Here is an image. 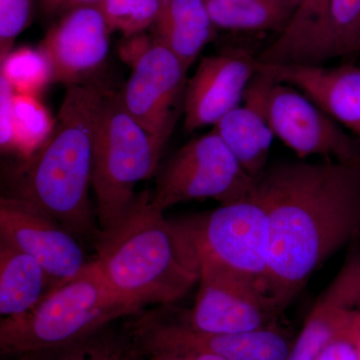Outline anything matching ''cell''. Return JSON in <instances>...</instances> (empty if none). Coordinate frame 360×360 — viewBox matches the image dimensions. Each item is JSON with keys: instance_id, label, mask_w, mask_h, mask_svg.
<instances>
[{"instance_id": "30bf717a", "label": "cell", "mask_w": 360, "mask_h": 360, "mask_svg": "<svg viewBox=\"0 0 360 360\" xmlns=\"http://www.w3.org/2000/svg\"><path fill=\"white\" fill-rule=\"evenodd\" d=\"M123 329L136 348L189 350L225 360H288L295 336L276 324L245 333H213L186 326L172 305L139 312Z\"/></svg>"}, {"instance_id": "603a6c76", "label": "cell", "mask_w": 360, "mask_h": 360, "mask_svg": "<svg viewBox=\"0 0 360 360\" xmlns=\"http://www.w3.org/2000/svg\"><path fill=\"white\" fill-rule=\"evenodd\" d=\"M0 63V77L15 94L39 96L49 84H53L51 63L39 47L13 49Z\"/></svg>"}, {"instance_id": "7402d4cb", "label": "cell", "mask_w": 360, "mask_h": 360, "mask_svg": "<svg viewBox=\"0 0 360 360\" xmlns=\"http://www.w3.org/2000/svg\"><path fill=\"white\" fill-rule=\"evenodd\" d=\"M56 118L39 96L13 94V153L30 160L44 146L56 129Z\"/></svg>"}, {"instance_id": "9a60e30c", "label": "cell", "mask_w": 360, "mask_h": 360, "mask_svg": "<svg viewBox=\"0 0 360 360\" xmlns=\"http://www.w3.org/2000/svg\"><path fill=\"white\" fill-rule=\"evenodd\" d=\"M257 58L248 51L231 49L201 59L187 79L184 97V129L193 132L212 127L238 108L257 75Z\"/></svg>"}, {"instance_id": "1f68e13d", "label": "cell", "mask_w": 360, "mask_h": 360, "mask_svg": "<svg viewBox=\"0 0 360 360\" xmlns=\"http://www.w3.org/2000/svg\"><path fill=\"white\" fill-rule=\"evenodd\" d=\"M16 360H40V356L39 352H34V354H27L18 355V356H15Z\"/></svg>"}, {"instance_id": "83f0119b", "label": "cell", "mask_w": 360, "mask_h": 360, "mask_svg": "<svg viewBox=\"0 0 360 360\" xmlns=\"http://www.w3.org/2000/svg\"><path fill=\"white\" fill-rule=\"evenodd\" d=\"M14 91L0 77V146L2 153H13V101Z\"/></svg>"}, {"instance_id": "cb8c5ba5", "label": "cell", "mask_w": 360, "mask_h": 360, "mask_svg": "<svg viewBox=\"0 0 360 360\" xmlns=\"http://www.w3.org/2000/svg\"><path fill=\"white\" fill-rule=\"evenodd\" d=\"M40 360H130L131 348L124 329L112 324L66 347L39 352Z\"/></svg>"}, {"instance_id": "ffe728a7", "label": "cell", "mask_w": 360, "mask_h": 360, "mask_svg": "<svg viewBox=\"0 0 360 360\" xmlns=\"http://www.w3.org/2000/svg\"><path fill=\"white\" fill-rule=\"evenodd\" d=\"M212 129L253 179H257L269 167L270 149L276 136L257 108L248 103L239 105Z\"/></svg>"}, {"instance_id": "d6986e66", "label": "cell", "mask_w": 360, "mask_h": 360, "mask_svg": "<svg viewBox=\"0 0 360 360\" xmlns=\"http://www.w3.org/2000/svg\"><path fill=\"white\" fill-rule=\"evenodd\" d=\"M58 284L35 258L0 238V314L16 319L34 309Z\"/></svg>"}, {"instance_id": "e0dca14e", "label": "cell", "mask_w": 360, "mask_h": 360, "mask_svg": "<svg viewBox=\"0 0 360 360\" xmlns=\"http://www.w3.org/2000/svg\"><path fill=\"white\" fill-rule=\"evenodd\" d=\"M257 72L293 85L360 142V66L264 65Z\"/></svg>"}, {"instance_id": "d6a6232c", "label": "cell", "mask_w": 360, "mask_h": 360, "mask_svg": "<svg viewBox=\"0 0 360 360\" xmlns=\"http://www.w3.org/2000/svg\"><path fill=\"white\" fill-rule=\"evenodd\" d=\"M359 360H360V345H359Z\"/></svg>"}, {"instance_id": "f546056e", "label": "cell", "mask_w": 360, "mask_h": 360, "mask_svg": "<svg viewBox=\"0 0 360 360\" xmlns=\"http://www.w3.org/2000/svg\"><path fill=\"white\" fill-rule=\"evenodd\" d=\"M42 18L51 22L63 14L86 6H97L101 0H37Z\"/></svg>"}, {"instance_id": "9c48e42d", "label": "cell", "mask_w": 360, "mask_h": 360, "mask_svg": "<svg viewBox=\"0 0 360 360\" xmlns=\"http://www.w3.org/2000/svg\"><path fill=\"white\" fill-rule=\"evenodd\" d=\"M255 182L212 129L187 142L165 163L151 200L162 212L179 203L207 198L219 205H231L250 198Z\"/></svg>"}, {"instance_id": "4316f807", "label": "cell", "mask_w": 360, "mask_h": 360, "mask_svg": "<svg viewBox=\"0 0 360 360\" xmlns=\"http://www.w3.org/2000/svg\"><path fill=\"white\" fill-rule=\"evenodd\" d=\"M360 312L338 331L316 360H359Z\"/></svg>"}, {"instance_id": "d4e9b609", "label": "cell", "mask_w": 360, "mask_h": 360, "mask_svg": "<svg viewBox=\"0 0 360 360\" xmlns=\"http://www.w3.org/2000/svg\"><path fill=\"white\" fill-rule=\"evenodd\" d=\"M167 0H101L97 6L110 30L124 39L146 32L158 20Z\"/></svg>"}, {"instance_id": "52a82bcc", "label": "cell", "mask_w": 360, "mask_h": 360, "mask_svg": "<svg viewBox=\"0 0 360 360\" xmlns=\"http://www.w3.org/2000/svg\"><path fill=\"white\" fill-rule=\"evenodd\" d=\"M243 101L300 160H360V142L297 87L257 72Z\"/></svg>"}, {"instance_id": "44dd1931", "label": "cell", "mask_w": 360, "mask_h": 360, "mask_svg": "<svg viewBox=\"0 0 360 360\" xmlns=\"http://www.w3.org/2000/svg\"><path fill=\"white\" fill-rule=\"evenodd\" d=\"M217 28L231 32L285 30L302 0H243L220 2L205 0Z\"/></svg>"}, {"instance_id": "4fadbf2b", "label": "cell", "mask_w": 360, "mask_h": 360, "mask_svg": "<svg viewBox=\"0 0 360 360\" xmlns=\"http://www.w3.org/2000/svg\"><path fill=\"white\" fill-rule=\"evenodd\" d=\"M110 30L97 6L77 7L52 21L39 49L51 63L53 84H97L108 63Z\"/></svg>"}, {"instance_id": "6da1fadb", "label": "cell", "mask_w": 360, "mask_h": 360, "mask_svg": "<svg viewBox=\"0 0 360 360\" xmlns=\"http://www.w3.org/2000/svg\"><path fill=\"white\" fill-rule=\"evenodd\" d=\"M269 226L266 290L283 314L329 258L360 236V160L276 161L255 179Z\"/></svg>"}, {"instance_id": "8992f818", "label": "cell", "mask_w": 360, "mask_h": 360, "mask_svg": "<svg viewBox=\"0 0 360 360\" xmlns=\"http://www.w3.org/2000/svg\"><path fill=\"white\" fill-rule=\"evenodd\" d=\"M174 224L200 274L243 277L267 291L269 226L264 208L252 196Z\"/></svg>"}, {"instance_id": "ba28073f", "label": "cell", "mask_w": 360, "mask_h": 360, "mask_svg": "<svg viewBox=\"0 0 360 360\" xmlns=\"http://www.w3.org/2000/svg\"><path fill=\"white\" fill-rule=\"evenodd\" d=\"M123 39L120 56L130 68L120 90L123 108L146 131L167 142L184 112L188 70L151 34Z\"/></svg>"}, {"instance_id": "7c38bea8", "label": "cell", "mask_w": 360, "mask_h": 360, "mask_svg": "<svg viewBox=\"0 0 360 360\" xmlns=\"http://www.w3.org/2000/svg\"><path fill=\"white\" fill-rule=\"evenodd\" d=\"M186 326L213 333H245L279 324L281 314L264 286L243 277L202 272L191 309L172 307Z\"/></svg>"}, {"instance_id": "4dcf8cb0", "label": "cell", "mask_w": 360, "mask_h": 360, "mask_svg": "<svg viewBox=\"0 0 360 360\" xmlns=\"http://www.w3.org/2000/svg\"><path fill=\"white\" fill-rule=\"evenodd\" d=\"M326 2V0H302L290 25H295V23L302 22L307 20L317 13Z\"/></svg>"}, {"instance_id": "3957f363", "label": "cell", "mask_w": 360, "mask_h": 360, "mask_svg": "<svg viewBox=\"0 0 360 360\" xmlns=\"http://www.w3.org/2000/svg\"><path fill=\"white\" fill-rule=\"evenodd\" d=\"M139 193L134 205L94 243V264L111 291L135 314L150 304L179 302L200 283V270L189 257L172 220Z\"/></svg>"}, {"instance_id": "277c9868", "label": "cell", "mask_w": 360, "mask_h": 360, "mask_svg": "<svg viewBox=\"0 0 360 360\" xmlns=\"http://www.w3.org/2000/svg\"><path fill=\"white\" fill-rule=\"evenodd\" d=\"M134 314L108 288L91 260L82 274L52 290L27 314L2 319L0 352L18 356L56 349Z\"/></svg>"}, {"instance_id": "484cf974", "label": "cell", "mask_w": 360, "mask_h": 360, "mask_svg": "<svg viewBox=\"0 0 360 360\" xmlns=\"http://www.w3.org/2000/svg\"><path fill=\"white\" fill-rule=\"evenodd\" d=\"M35 0H0V61L32 22Z\"/></svg>"}, {"instance_id": "f1b7e54d", "label": "cell", "mask_w": 360, "mask_h": 360, "mask_svg": "<svg viewBox=\"0 0 360 360\" xmlns=\"http://www.w3.org/2000/svg\"><path fill=\"white\" fill-rule=\"evenodd\" d=\"M130 347H131L130 360H225L215 355L200 352L160 349V348H136L131 345V342H130Z\"/></svg>"}, {"instance_id": "ac0fdd59", "label": "cell", "mask_w": 360, "mask_h": 360, "mask_svg": "<svg viewBox=\"0 0 360 360\" xmlns=\"http://www.w3.org/2000/svg\"><path fill=\"white\" fill-rule=\"evenodd\" d=\"M150 30V34L189 70L219 28L205 0H167Z\"/></svg>"}, {"instance_id": "7a4b0ae2", "label": "cell", "mask_w": 360, "mask_h": 360, "mask_svg": "<svg viewBox=\"0 0 360 360\" xmlns=\"http://www.w3.org/2000/svg\"><path fill=\"white\" fill-rule=\"evenodd\" d=\"M111 89L97 84L66 86L53 132L18 172L4 196L30 203L78 238L96 243L101 229L92 212L94 148L104 101Z\"/></svg>"}, {"instance_id": "5bb4252c", "label": "cell", "mask_w": 360, "mask_h": 360, "mask_svg": "<svg viewBox=\"0 0 360 360\" xmlns=\"http://www.w3.org/2000/svg\"><path fill=\"white\" fill-rule=\"evenodd\" d=\"M0 238L35 258L58 285L82 274L91 262L77 236L20 198L0 200Z\"/></svg>"}, {"instance_id": "2e32d148", "label": "cell", "mask_w": 360, "mask_h": 360, "mask_svg": "<svg viewBox=\"0 0 360 360\" xmlns=\"http://www.w3.org/2000/svg\"><path fill=\"white\" fill-rule=\"evenodd\" d=\"M360 312V248L350 246L338 274L317 297L288 360H316L347 322Z\"/></svg>"}, {"instance_id": "8fae6325", "label": "cell", "mask_w": 360, "mask_h": 360, "mask_svg": "<svg viewBox=\"0 0 360 360\" xmlns=\"http://www.w3.org/2000/svg\"><path fill=\"white\" fill-rule=\"evenodd\" d=\"M360 54V0H326L314 15L288 25L255 56L264 65H328Z\"/></svg>"}, {"instance_id": "5b68a950", "label": "cell", "mask_w": 360, "mask_h": 360, "mask_svg": "<svg viewBox=\"0 0 360 360\" xmlns=\"http://www.w3.org/2000/svg\"><path fill=\"white\" fill-rule=\"evenodd\" d=\"M165 144L127 113L120 91H108L97 129L92 172L101 232L129 212L139 195L137 184L155 174Z\"/></svg>"}]
</instances>
